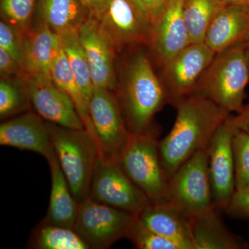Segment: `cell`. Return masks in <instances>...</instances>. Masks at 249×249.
I'll use <instances>...</instances> for the list:
<instances>
[{"label": "cell", "mask_w": 249, "mask_h": 249, "mask_svg": "<svg viewBox=\"0 0 249 249\" xmlns=\"http://www.w3.org/2000/svg\"><path fill=\"white\" fill-rule=\"evenodd\" d=\"M175 107L178 114L173 128L159 142L160 160L169 179L192 155L208 149L216 131L231 114L198 93L183 98Z\"/></svg>", "instance_id": "cell-1"}, {"label": "cell", "mask_w": 249, "mask_h": 249, "mask_svg": "<svg viewBox=\"0 0 249 249\" xmlns=\"http://www.w3.org/2000/svg\"><path fill=\"white\" fill-rule=\"evenodd\" d=\"M114 92L131 135L155 136L154 118L170 99L146 52L137 51L129 58Z\"/></svg>", "instance_id": "cell-2"}, {"label": "cell", "mask_w": 249, "mask_h": 249, "mask_svg": "<svg viewBox=\"0 0 249 249\" xmlns=\"http://www.w3.org/2000/svg\"><path fill=\"white\" fill-rule=\"evenodd\" d=\"M59 165L78 204L89 197L90 186L100 160L97 145L85 129H72L48 122Z\"/></svg>", "instance_id": "cell-3"}, {"label": "cell", "mask_w": 249, "mask_h": 249, "mask_svg": "<svg viewBox=\"0 0 249 249\" xmlns=\"http://www.w3.org/2000/svg\"><path fill=\"white\" fill-rule=\"evenodd\" d=\"M246 42L216 54L194 91L229 113L240 112L244 107L245 88L249 80Z\"/></svg>", "instance_id": "cell-4"}, {"label": "cell", "mask_w": 249, "mask_h": 249, "mask_svg": "<svg viewBox=\"0 0 249 249\" xmlns=\"http://www.w3.org/2000/svg\"><path fill=\"white\" fill-rule=\"evenodd\" d=\"M117 160L150 201L168 199L170 179L162 165L156 136H131Z\"/></svg>", "instance_id": "cell-5"}, {"label": "cell", "mask_w": 249, "mask_h": 249, "mask_svg": "<svg viewBox=\"0 0 249 249\" xmlns=\"http://www.w3.org/2000/svg\"><path fill=\"white\" fill-rule=\"evenodd\" d=\"M168 199L191 217L216 208L210 178L208 149L196 152L170 178Z\"/></svg>", "instance_id": "cell-6"}, {"label": "cell", "mask_w": 249, "mask_h": 249, "mask_svg": "<svg viewBox=\"0 0 249 249\" xmlns=\"http://www.w3.org/2000/svg\"><path fill=\"white\" fill-rule=\"evenodd\" d=\"M137 215L88 198L78 204L73 230L90 249L109 248L127 238Z\"/></svg>", "instance_id": "cell-7"}, {"label": "cell", "mask_w": 249, "mask_h": 249, "mask_svg": "<svg viewBox=\"0 0 249 249\" xmlns=\"http://www.w3.org/2000/svg\"><path fill=\"white\" fill-rule=\"evenodd\" d=\"M89 198L137 215L150 201L129 178L117 160L100 159L90 186Z\"/></svg>", "instance_id": "cell-8"}, {"label": "cell", "mask_w": 249, "mask_h": 249, "mask_svg": "<svg viewBox=\"0 0 249 249\" xmlns=\"http://www.w3.org/2000/svg\"><path fill=\"white\" fill-rule=\"evenodd\" d=\"M89 108L101 159L118 160L132 135L124 123L115 92L94 88L89 98Z\"/></svg>", "instance_id": "cell-9"}, {"label": "cell", "mask_w": 249, "mask_h": 249, "mask_svg": "<svg viewBox=\"0 0 249 249\" xmlns=\"http://www.w3.org/2000/svg\"><path fill=\"white\" fill-rule=\"evenodd\" d=\"M239 130L235 116L229 115L216 131L208 147L214 206L227 209L235 192L233 138Z\"/></svg>", "instance_id": "cell-10"}, {"label": "cell", "mask_w": 249, "mask_h": 249, "mask_svg": "<svg viewBox=\"0 0 249 249\" xmlns=\"http://www.w3.org/2000/svg\"><path fill=\"white\" fill-rule=\"evenodd\" d=\"M98 20L117 53L127 46L151 45L153 25L134 0H107Z\"/></svg>", "instance_id": "cell-11"}, {"label": "cell", "mask_w": 249, "mask_h": 249, "mask_svg": "<svg viewBox=\"0 0 249 249\" xmlns=\"http://www.w3.org/2000/svg\"><path fill=\"white\" fill-rule=\"evenodd\" d=\"M216 54L205 42L189 44L163 67V82L170 103L194 93L196 85Z\"/></svg>", "instance_id": "cell-12"}, {"label": "cell", "mask_w": 249, "mask_h": 249, "mask_svg": "<svg viewBox=\"0 0 249 249\" xmlns=\"http://www.w3.org/2000/svg\"><path fill=\"white\" fill-rule=\"evenodd\" d=\"M31 106L45 121L72 129H85L73 101L51 76H28L24 81Z\"/></svg>", "instance_id": "cell-13"}, {"label": "cell", "mask_w": 249, "mask_h": 249, "mask_svg": "<svg viewBox=\"0 0 249 249\" xmlns=\"http://www.w3.org/2000/svg\"><path fill=\"white\" fill-rule=\"evenodd\" d=\"M78 36L91 72L93 86L115 91V48L96 18L90 15L78 31Z\"/></svg>", "instance_id": "cell-14"}, {"label": "cell", "mask_w": 249, "mask_h": 249, "mask_svg": "<svg viewBox=\"0 0 249 249\" xmlns=\"http://www.w3.org/2000/svg\"><path fill=\"white\" fill-rule=\"evenodd\" d=\"M0 145L36 152L48 160L54 155L47 121L28 111L0 124Z\"/></svg>", "instance_id": "cell-15"}, {"label": "cell", "mask_w": 249, "mask_h": 249, "mask_svg": "<svg viewBox=\"0 0 249 249\" xmlns=\"http://www.w3.org/2000/svg\"><path fill=\"white\" fill-rule=\"evenodd\" d=\"M137 217L145 227L176 242L182 249H194L191 216L168 199L150 200Z\"/></svg>", "instance_id": "cell-16"}, {"label": "cell", "mask_w": 249, "mask_h": 249, "mask_svg": "<svg viewBox=\"0 0 249 249\" xmlns=\"http://www.w3.org/2000/svg\"><path fill=\"white\" fill-rule=\"evenodd\" d=\"M184 1L171 0L161 17L154 25L150 47L162 68L191 44L183 18Z\"/></svg>", "instance_id": "cell-17"}, {"label": "cell", "mask_w": 249, "mask_h": 249, "mask_svg": "<svg viewBox=\"0 0 249 249\" xmlns=\"http://www.w3.org/2000/svg\"><path fill=\"white\" fill-rule=\"evenodd\" d=\"M62 49L61 39L39 19L23 41L22 68L28 76H51L52 67Z\"/></svg>", "instance_id": "cell-18"}, {"label": "cell", "mask_w": 249, "mask_h": 249, "mask_svg": "<svg viewBox=\"0 0 249 249\" xmlns=\"http://www.w3.org/2000/svg\"><path fill=\"white\" fill-rule=\"evenodd\" d=\"M249 40V4H227L214 16L204 42L217 54Z\"/></svg>", "instance_id": "cell-19"}, {"label": "cell", "mask_w": 249, "mask_h": 249, "mask_svg": "<svg viewBox=\"0 0 249 249\" xmlns=\"http://www.w3.org/2000/svg\"><path fill=\"white\" fill-rule=\"evenodd\" d=\"M217 208L192 217L194 249H241L249 248L243 239L232 234L222 222Z\"/></svg>", "instance_id": "cell-20"}, {"label": "cell", "mask_w": 249, "mask_h": 249, "mask_svg": "<svg viewBox=\"0 0 249 249\" xmlns=\"http://www.w3.org/2000/svg\"><path fill=\"white\" fill-rule=\"evenodd\" d=\"M47 161L50 167L52 188L48 210L42 220L49 224L73 229L78 203L72 194L55 154Z\"/></svg>", "instance_id": "cell-21"}, {"label": "cell", "mask_w": 249, "mask_h": 249, "mask_svg": "<svg viewBox=\"0 0 249 249\" xmlns=\"http://www.w3.org/2000/svg\"><path fill=\"white\" fill-rule=\"evenodd\" d=\"M39 19L59 36L78 33L90 14L80 0H38Z\"/></svg>", "instance_id": "cell-22"}, {"label": "cell", "mask_w": 249, "mask_h": 249, "mask_svg": "<svg viewBox=\"0 0 249 249\" xmlns=\"http://www.w3.org/2000/svg\"><path fill=\"white\" fill-rule=\"evenodd\" d=\"M51 76L54 83L66 92L73 101L80 119L84 124L85 129L89 132L93 140L96 142L100 154L97 136L90 118L89 99L87 98L77 83L62 47L56 60L54 62Z\"/></svg>", "instance_id": "cell-23"}, {"label": "cell", "mask_w": 249, "mask_h": 249, "mask_svg": "<svg viewBox=\"0 0 249 249\" xmlns=\"http://www.w3.org/2000/svg\"><path fill=\"white\" fill-rule=\"evenodd\" d=\"M28 247L34 249H90L73 229L43 220L31 232Z\"/></svg>", "instance_id": "cell-24"}, {"label": "cell", "mask_w": 249, "mask_h": 249, "mask_svg": "<svg viewBox=\"0 0 249 249\" xmlns=\"http://www.w3.org/2000/svg\"><path fill=\"white\" fill-rule=\"evenodd\" d=\"M226 5L219 0H185L183 18L190 43L204 42L214 16Z\"/></svg>", "instance_id": "cell-25"}, {"label": "cell", "mask_w": 249, "mask_h": 249, "mask_svg": "<svg viewBox=\"0 0 249 249\" xmlns=\"http://www.w3.org/2000/svg\"><path fill=\"white\" fill-rule=\"evenodd\" d=\"M60 37L73 76L82 91L89 100L94 86L89 62L80 42L78 33H69Z\"/></svg>", "instance_id": "cell-26"}, {"label": "cell", "mask_w": 249, "mask_h": 249, "mask_svg": "<svg viewBox=\"0 0 249 249\" xmlns=\"http://www.w3.org/2000/svg\"><path fill=\"white\" fill-rule=\"evenodd\" d=\"M31 106L24 82L10 78L0 81V118L7 120L29 111Z\"/></svg>", "instance_id": "cell-27"}, {"label": "cell", "mask_w": 249, "mask_h": 249, "mask_svg": "<svg viewBox=\"0 0 249 249\" xmlns=\"http://www.w3.org/2000/svg\"><path fill=\"white\" fill-rule=\"evenodd\" d=\"M38 0H1V19L14 28L22 37L32 29L33 18Z\"/></svg>", "instance_id": "cell-28"}, {"label": "cell", "mask_w": 249, "mask_h": 249, "mask_svg": "<svg viewBox=\"0 0 249 249\" xmlns=\"http://www.w3.org/2000/svg\"><path fill=\"white\" fill-rule=\"evenodd\" d=\"M235 191L249 189V136L239 129L233 138Z\"/></svg>", "instance_id": "cell-29"}, {"label": "cell", "mask_w": 249, "mask_h": 249, "mask_svg": "<svg viewBox=\"0 0 249 249\" xmlns=\"http://www.w3.org/2000/svg\"><path fill=\"white\" fill-rule=\"evenodd\" d=\"M127 239L139 249H182L176 242L145 227L137 217L129 229Z\"/></svg>", "instance_id": "cell-30"}, {"label": "cell", "mask_w": 249, "mask_h": 249, "mask_svg": "<svg viewBox=\"0 0 249 249\" xmlns=\"http://www.w3.org/2000/svg\"><path fill=\"white\" fill-rule=\"evenodd\" d=\"M22 37L14 28L1 19L0 22V48L10 54L22 67Z\"/></svg>", "instance_id": "cell-31"}, {"label": "cell", "mask_w": 249, "mask_h": 249, "mask_svg": "<svg viewBox=\"0 0 249 249\" xmlns=\"http://www.w3.org/2000/svg\"><path fill=\"white\" fill-rule=\"evenodd\" d=\"M225 210L232 217L249 219V189L235 191Z\"/></svg>", "instance_id": "cell-32"}, {"label": "cell", "mask_w": 249, "mask_h": 249, "mask_svg": "<svg viewBox=\"0 0 249 249\" xmlns=\"http://www.w3.org/2000/svg\"><path fill=\"white\" fill-rule=\"evenodd\" d=\"M0 73L1 78H9L14 76L24 82L28 77L22 66L1 48H0Z\"/></svg>", "instance_id": "cell-33"}, {"label": "cell", "mask_w": 249, "mask_h": 249, "mask_svg": "<svg viewBox=\"0 0 249 249\" xmlns=\"http://www.w3.org/2000/svg\"><path fill=\"white\" fill-rule=\"evenodd\" d=\"M142 9L152 25L160 19L171 0H134Z\"/></svg>", "instance_id": "cell-34"}, {"label": "cell", "mask_w": 249, "mask_h": 249, "mask_svg": "<svg viewBox=\"0 0 249 249\" xmlns=\"http://www.w3.org/2000/svg\"><path fill=\"white\" fill-rule=\"evenodd\" d=\"M91 16L99 19L107 6V0H80Z\"/></svg>", "instance_id": "cell-35"}, {"label": "cell", "mask_w": 249, "mask_h": 249, "mask_svg": "<svg viewBox=\"0 0 249 249\" xmlns=\"http://www.w3.org/2000/svg\"><path fill=\"white\" fill-rule=\"evenodd\" d=\"M235 118L239 129L249 136V104L244 106L243 109L235 116Z\"/></svg>", "instance_id": "cell-36"}, {"label": "cell", "mask_w": 249, "mask_h": 249, "mask_svg": "<svg viewBox=\"0 0 249 249\" xmlns=\"http://www.w3.org/2000/svg\"><path fill=\"white\" fill-rule=\"evenodd\" d=\"M227 4H249V0H219Z\"/></svg>", "instance_id": "cell-37"}, {"label": "cell", "mask_w": 249, "mask_h": 249, "mask_svg": "<svg viewBox=\"0 0 249 249\" xmlns=\"http://www.w3.org/2000/svg\"><path fill=\"white\" fill-rule=\"evenodd\" d=\"M245 53L246 58H247V65H248V68L249 71V40L246 42L245 45Z\"/></svg>", "instance_id": "cell-38"}]
</instances>
